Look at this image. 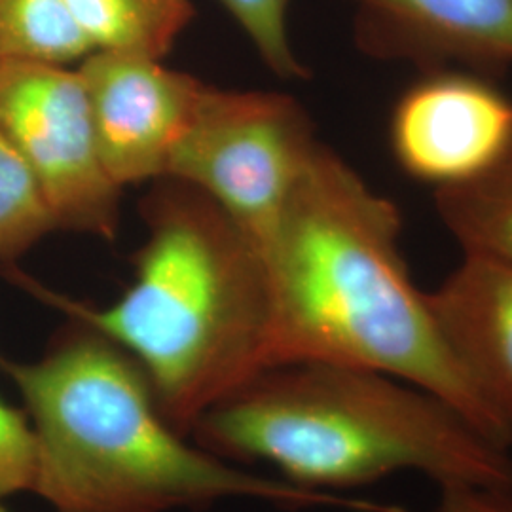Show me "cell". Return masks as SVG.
Here are the masks:
<instances>
[{"mask_svg": "<svg viewBox=\"0 0 512 512\" xmlns=\"http://www.w3.org/2000/svg\"><path fill=\"white\" fill-rule=\"evenodd\" d=\"M401 232L397 205L319 143L256 245L268 294L264 368L332 363L385 372L444 399L495 440L440 342Z\"/></svg>", "mask_w": 512, "mask_h": 512, "instance_id": "6da1fadb", "label": "cell"}, {"mask_svg": "<svg viewBox=\"0 0 512 512\" xmlns=\"http://www.w3.org/2000/svg\"><path fill=\"white\" fill-rule=\"evenodd\" d=\"M143 202L148 238L135 277L95 308L10 270L21 289L126 349L167 421L186 437L203 414L264 370L268 294L262 258L198 188L158 181Z\"/></svg>", "mask_w": 512, "mask_h": 512, "instance_id": "7a4b0ae2", "label": "cell"}, {"mask_svg": "<svg viewBox=\"0 0 512 512\" xmlns=\"http://www.w3.org/2000/svg\"><path fill=\"white\" fill-rule=\"evenodd\" d=\"M224 461H264L296 488L327 494L395 473L442 488L512 492V450L458 408L391 374L332 363L260 370L192 429Z\"/></svg>", "mask_w": 512, "mask_h": 512, "instance_id": "3957f363", "label": "cell"}, {"mask_svg": "<svg viewBox=\"0 0 512 512\" xmlns=\"http://www.w3.org/2000/svg\"><path fill=\"white\" fill-rule=\"evenodd\" d=\"M0 370L18 387L37 437L33 492L55 512H171L228 497L361 507L192 446L160 410L143 366L84 323L73 321L33 363L0 355Z\"/></svg>", "mask_w": 512, "mask_h": 512, "instance_id": "277c9868", "label": "cell"}, {"mask_svg": "<svg viewBox=\"0 0 512 512\" xmlns=\"http://www.w3.org/2000/svg\"><path fill=\"white\" fill-rule=\"evenodd\" d=\"M319 143L293 95L209 86L165 181L198 188L258 245Z\"/></svg>", "mask_w": 512, "mask_h": 512, "instance_id": "5b68a950", "label": "cell"}, {"mask_svg": "<svg viewBox=\"0 0 512 512\" xmlns=\"http://www.w3.org/2000/svg\"><path fill=\"white\" fill-rule=\"evenodd\" d=\"M0 131L35 173L57 230L116 239L124 188L103 162L78 69L0 63Z\"/></svg>", "mask_w": 512, "mask_h": 512, "instance_id": "8992f818", "label": "cell"}, {"mask_svg": "<svg viewBox=\"0 0 512 512\" xmlns=\"http://www.w3.org/2000/svg\"><path fill=\"white\" fill-rule=\"evenodd\" d=\"M105 167L120 188L165 181L211 84L162 59L92 52L78 65Z\"/></svg>", "mask_w": 512, "mask_h": 512, "instance_id": "52a82bcc", "label": "cell"}, {"mask_svg": "<svg viewBox=\"0 0 512 512\" xmlns=\"http://www.w3.org/2000/svg\"><path fill=\"white\" fill-rule=\"evenodd\" d=\"M393 160L435 190L469 183L512 148V99L495 78L439 69L421 73L389 118Z\"/></svg>", "mask_w": 512, "mask_h": 512, "instance_id": "ba28073f", "label": "cell"}, {"mask_svg": "<svg viewBox=\"0 0 512 512\" xmlns=\"http://www.w3.org/2000/svg\"><path fill=\"white\" fill-rule=\"evenodd\" d=\"M355 42L376 59L497 78L512 65V0H349Z\"/></svg>", "mask_w": 512, "mask_h": 512, "instance_id": "9c48e42d", "label": "cell"}, {"mask_svg": "<svg viewBox=\"0 0 512 512\" xmlns=\"http://www.w3.org/2000/svg\"><path fill=\"white\" fill-rule=\"evenodd\" d=\"M425 296L440 342L495 440L512 450V264L463 253Z\"/></svg>", "mask_w": 512, "mask_h": 512, "instance_id": "30bf717a", "label": "cell"}, {"mask_svg": "<svg viewBox=\"0 0 512 512\" xmlns=\"http://www.w3.org/2000/svg\"><path fill=\"white\" fill-rule=\"evenodd\" d=\"M93 52L164 59L192 25V0H65Z\"/></svg>", "mask_w": 512, "mask_h": 512, "instance_id": "8fae6325", "label": "cell"}, {"mask_svg": "<svg viewBox=\"0 0 512 512\" xmlns=\"http://www.w3.org/2000/svg\"><path fill=\"white\" fill-rule=\"evenodd\" d=\"M435 209L463 253L512 264V148L484 175L435 190Z\"/></svg>", "mask_w": 512, "mask_h": 512, "instance_id": "7c38bea8", "label": "cell"}, {"mask_svg": "<svg viewBox=\"0 0 512 512\" xmlns=\"http://www.w3.org/2000/svg\"><path fill=\"white\" fill-rule=\"evenodd\" d=\"M92 52L65 0H0V63L73 65Z\"/></svg>", "mask_w": 512, "mask_h": 512, "instance_id": "4fadbf2b", "label": "cell"}, {"mask_svg": "<svg viewBox=\"0 0 512 512\" xmlns=\"http://www.w3.org/2000/svg\"><path fill=\"white\" fill-rule=\"evenodd\" d=\"M54 230L35 173L0 131V262H12Z\"/></svg>", "mask_w": 512, "mask_h": 512, "instance_id": "5bb4252c", "label": "cell"}, {"mask_svg": "<svg viewBox=\"0 0 512 512\" xmlns=\"http://www.w3.org/2000/svg\"><path fill=\"white\" fill-rule=\"evenodd\" d=\"M255 46L262 63L283 80H306L310 69L296 57L289 37L291 0H217Z\"/></svg>", "mask_w": 512, "mask_h": 512, "instance_id": "9a60e30c", "label": "cell"}, {"mask_svg": "<svg viewBox=\"0 0 512 512\" xmlns=\"http://www.w3.org/2000/svg\"><path fill=\"white\" fill-rule=\"evenodd\" d=\"M37 480V437L29 416L0 401V499L33 492Z\"/></svg>", "mask_w": 512, "mask_h": 512, "instance_id": "2e32d148", "label": "cell"}, {"mask_svg": "<svg viewBox=\"0 0 512 512\" xmlns=\"http://www.w3.org/2000/svg\"><path fill=\"white\" fill-rule=\"evenodd\" d=\"M431 512H512V492L486 488H442Z\"/></svg>", "mask_w": 512, "mask_h": 512, "instance_id": "e0dca14e", "label": "cell"}, {"mask_svg": "<svg viewBox=\"0 0 512 512\" xmlns=\"http://www.w3.org/2000/svg\"><path fill=\"white\" fill-rule=\"evenodd\" d=\"M0 512H8V511H6V509H4V507H0Z\"/></svg>", "mask_w": 512, "mask_h": 512, "instance_id": "ac0fdd59", "label": "cell"}]
</instances>
